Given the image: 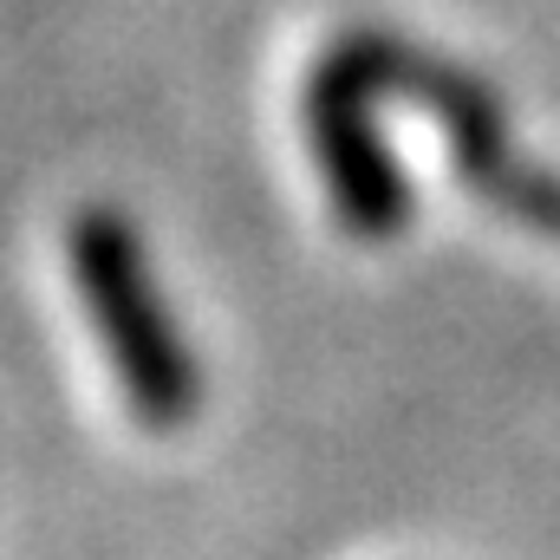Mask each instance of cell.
I'll use <instances>...</instances> for the list:
<instances>
[{
  "label": "cell",
  "instance_id": "cell-1",
  "mask_svg": "<svg viewBox=\"0 0 560 560\" xmlns=\"http://www.w3.org/2000/svg\"><path fill=\"white\" fill-rule=\"evenodd\" d=\"M66 261H72L79 300L98 326V346L125 385V405L150 430H183L202 411V365L189 359V346L156 293L131 215L112 202H85L66 229Z\"/></svg>",
  "mask_w": 560,
  "mask_h": 560
},
{
  "label": "cell",
  "instance_id": "cell-3",
  "mask_svg": "<svg viewBox=\"0 0 560 560\" xmlns=\"http://www.w3.org/2000/svg\"><path fill=\"white\" fill-rule=\"evenodd\" d=\"M372 98L378 92H372L352 39H339L306 85V138H313L326 196H332L346 235L392 242L411 215V196H405V176L392 170L385 143L372 138Z\"/></svg>",
  "mask_w": 560,
  "mask_h": 560
},
{
  "label": "cell",
  "instance_id": "cell-2",
  "mask_svg": "<svg viewBox=\"0 0 560 560\" xmlns=\"http://www.w3.org/2000/svg\"><path fill=\"white\" fill-rule=\"evenodd\" d=\"M352 52H359L365 79H372V92H418L430 105V118L443 125V138H450L456 163H463V183L476 196H489L502 215H515V222H528V229H541V235L560 242V183H548L509 143L489 92L469 72H450V66L423 59L411 46L385 39V33H352Z\"/></svg>",
  "mask_w": 560,
  "mask_h": 560
}]
</instances>
